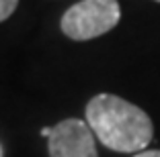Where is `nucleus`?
<instances>
[{"instance_id":"nucleus-1","label":"nucleus","mask_w":160,"mask_h":157,"mask_svg":"<svg viewBox=\"0 0 160 157\" xmlns=\"http://www.w3.org/2000/svg\"><path fill=\"white\" fill-rule=\"evenodd\" d=\"M86 122L105 147L119 153L144 151L154 135L150 116L115 94L90 98L86 104Z\"/></svg>"},{"instance_id":"nucleus-2","label":"nucleus","mask_w":160,"mask_h":157,"mask_svg":"<svg viewBox=\"0 0 160 157\" xmlns=\"http://www.w3.org/2000/svg\"><path fill=\"white\" fill-rule=\"evenodd\" d=\"M121 8L117 0H82L62 16V31L74 41L101 37L119 23Z\"/></svg>"},{"instance_id":"nucleus-3","label":"nucleus","mask_w":160,"mask_h":157,"mask_svg":"<svg viewBox=\"0 0 160 157\" xmlns=\"http://www.w3.org/2000/svg\"><path fill=\"white\" fill-rule=\"evenodd\" d=\"M49 157H99L94 147V133L88 122L80 118H66L52 127Z\"/></svg>"},{"instance_id":"nucleus-4","label":"nucleus","mask_w":160,"mask_h":157,"mask_svg":"<svg viewBox=\"0 0 160 157\" xmlns=\"http://www.w3.org/2000/svg\"><path fill=\"white\" fill-rule=\"evenodd\" d=\"M17 4H19V0H0V23L6 21L14 12Z\"/></svg>"},{"instance_id":"nucleus-5","label":"nucleus","mask_w":160,"mask_h":157,"mask_svg":"<svg viewBox=\"0 0 160 157\" xmlns=\"http://www.w3.org/2000/svg\"><path fill=\"white\" fill-rule=\"evenodd\" d=\"M133 157H160V149H152V151H140Z\"/></svg>"},{"instance_id":"nucleus-6","label":"nucleus","mask_w":160,"mask_h":157,"mask_svg":"<svg viewBox=\"0 0 160 157\" xmlns=\"http://www.w3.org/2000/svg\"><path fill=\"white\" fill-rule=\"evenodd\" d=\"M0 157H2V153H0Z\"/></svg>"},{"instance_id":"nucleus-7","label":"nucleus","mask_w":160,"mask_h":157,"mask_svg":"<svg viewBox=\"0 0 160 157\" xmlns=\"http://www.w3.org/2000/svg\"><path fill=\"white\" fill-rule=\"evenodd\" d=\"M158 2H160V0H158Z\"/></svg>"}]
</instances>
